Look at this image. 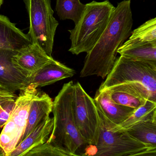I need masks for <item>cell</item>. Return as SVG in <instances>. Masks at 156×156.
Wrapping results in <instances>:
<instances>
[{"mask_svg":"<svg viewBox=\"0 0 156 156\" xmlns=\"http://www.w3.org/2000/svg\"><path fill=\"white\" fill-rule=\"evenodd\" d=\"M133 23L131 0L118 3L105 31L86 55L80 77L106 78L117 59V51L131 35Z\"/></svg>","mask_w":156,"mask_h":156,"instance_id":"cell-1","label":"cell"},{"mask_svg":"<svg viewBox=\"0 0 156 156\" xmlns=\"http://www.w3.org/2000/svg\"><path fill=\"white\" fill-rule=\"evenodd\" d=\"M74 83H65L53 101V130L47 142L72 156H81L89 144L77 128L73 112Z\"/></svg>","mask_w":156,"mask_h":156,"instance_id":"cell-2","label":"cell"},{"mask_svg":"<svg viewBox=\"0 0 156 156\" xmlns=\"http://www.w3.org/2000/svg\"><path fill=\"white\" fill-rule=\"evenodd\" d=\"M115 7L109 0L85 4L79 21L68 30L71 43L68 51L77 55L89 53L106 29Z\"/></svg>","mask_w":156,"mask_h":156,"instance_id":"cell-3","label":"cell"},{"mask_svg":"<svg viewBox=\"0 0 156 156\" xmlns=\"http://www.w3.org/2000/svg\"><path fill=\"white\" fill-rule=\"evenodd\" d=\"M95 105L98 115V138L95 144L88 145L81 156H124L150 148L133 138L127 131L113 132L111 127L115 125Z\"/></svg>","mask_w":156,"mask_h":156,"instance_id":"cell-4","label":"cell"},{"mask_svg":"<svg viewBox=\"0 0 156 156\" xmlns=\"http://www.w3.org/2000/svg\"><path fill=\"white\" fill-rule=\"evenodd\" d=\"M28 14V35L32 44L38 45L52 57L54 38L59 23L54 17L51 0H23Z\"/></svg>","mask_w":156,"mask_h":156,"instance_id":"cell-5","label":"cell"},{"mask_svg":"<svg viewBox=\"0 0 156 156\" xmlns=\"http://www.w3.org/2000/svg\"><path fill=\"white\" fill-rule=\"evenodd\" d=\"M124 83L143 85L156 98V63L130 60L120 56L98 90Z\"/></svg>","mask_w":156,"mask_h":156,"instance_id":"cell-6","label":"cell"},{"mask_svg":"<svg viewBox=\"0 0 156 156\" xmlns=\"http://www.w3.org/2000/svg\"><path fill=\"white\" fill-rule=\"evenodd\" d=\"M37 92V89L31 85L20 90L13 110L0 134V156L8 155L21 143L30 104Z\"/></svg>","mask_w":156,"mask_h":156,"instance_id":"cell-7","label":"cell"},{"mask_svg":"<svg viewBox=\"0 0 156 156\" xmlns=\"http://www.w3.org/2000/svg\"><path fill=\"white\" fill-rule=\"evenodd\" d=\"M73 112L77 128L89 145H94L98 135V115L93 98L78 82L74 83Z\"/></svg>","mask_w":156,"mask_h":156,"instance_id":"cell-8","label":"cell"},{"mask_svg":"<svg viewBox=\"0 0 156 156\" xmlns=\"http://www.w3.org/2000/svg\"><path fill=\"white\" fill-rule=\"evenodd\" d=\"M17 52L0 49V89L13 93L28 86L31 77L13 63Z\"/></svg>","mask_w":156,"mask_h":156,"instance_id":"cell-9","label":"cell"},{"mask_svg":"<svg viewBox=\"0 0 156 156\" xmlns=\"http://www.w3.org/2000/svg\"><path fill=\"white\" fill-rule=\"evenodd\" d=\"M106 90L109 91L111 99L114 102L135 109L143 106L147 100L156 102V98L148 90L139 84L124 83Z\"/></svg>","mask_w":156,"mask_h":156,"instance_id":"cell-10","label":"cell"},{"mask_svg":"<svg viewBox=\"0 0 156 156\" xmlns=\"http://www.w3.org/2000/svg\"><path fill=\"white\" fill-rule=\"evenodd\" d=\"M53 59L38 45L32 44L17 51L12 61L17 67L31 76Z\"/></svg>","mask_w":156,"mask_h":156,"instance_id":"cell-11","label":"cell"},{"mask_svg":"<svg viewBox=\"0 0 156 156\" xmlns=\"http://www.w3.org/2000/svg\"><path fill=\"white\" fill-rule=\"evenodd\" d=\"M76 73L73 69L54 59L31 76L29 85L37 89L63 79L72 77Z\"/></svg>","mask_w":156,"mask_h":156,"instance_id":"cell-12","label":"cell"},{"mask_svg":"<svg viewBox=\"0 0 156 156\" xmlns=\"http://www.w3.org/2000/svg\"><path fill=\"white\" fill-rule=\"evenodd\" d=\"M32 44L28 34L16 27L7 16L0 15V49L18 51Z\"/></svg>","mask_w":156,"mask_h":156,"instance_id":"cell-13","label":"cell"},{"mask_svg":"<svg viewBox=\"0 0 156 156\" xmlns=\"http://www.w3.org/2000/svg\"><path fill=\"white\" fill-rule=\"evenodd\" d=\"M93 100L95 105L105 117L115 126L122 123L136 110L114 102L107 90H98Z\"/></svg>","mask_w":156,"mask_h":156,"instance_id":"cell-14","label":"cell"},{"mask_svg":"<svg viewBox=\"0 0 156 156\" xmlns=\"http://www.w3.org/2000/svg\"><path fill=\"white\" fill-rule=\"evenodd\" d=\"M53 101L48 94L38 91L30 104L26 127L21 142L40 123L49 117L52 112Z\"/></svg>","mask_w":156,"mask_h":156,"instance_id":"cell-15","label":"cell"},{"mask_svg":"<svg viewBox=\"0 0 156 156\" xmlns=\"http://www.w3.org/2000/svg\"><path fill=\"white\" fill-rule=\"evenodd\" d=\"M54 118L48 117L40 123L6 156H22L32 148L47 141L53 130Z\"/></svg>","mask_w":156,"mask_h":156,"instance_id":"cell-16","label":"cell"},{"mask_svg":"<svg viewBox=\"0 0 156 156\" xmlns=\"http://www.w3.org/2000/svg\"><path fill=\"white\" fill-rule=\"evenodd\" d=\"M156 44V18L150 19L132 31L121 48H125Z\"/></svg>","mask_w":156,"mask_h":156,"instance_id":"cell-17","label":"cell"},{"mask_svg":"<svg viewBox=\"0 0 156 156\" xmlns=\"http://www.w3.org/2000/svg\"><path fill=\"white\" fill-rule=\"evenodd\" d=\"M152 120H156V102L147 100L125 121L112 126L111 129L114 132H124L136 125Z\"/></svg>","mask_w":156,"mask_h":156,"instance_id":"cell-18","label":"cell"},{"mask_svg":"<svg viewBox=\"0 0 156 156\" xmlns=\"http://www.w3.org/2000/svg\"><path fill=\"white\" fill-rule=\"evenodd\" d=\"M126 131L136 140L149 147L156 148V120L140 123Z\"/></svg>","mask_w":156,"mask_h":156,"instance_id":"cell-19","label":"cell"},{"mask_svg":"<svg viewBox=\"0 0 156 156\" xmlns=\"http://www.w3.org/2000/svg\"><path fill=\"white\" fill-rule=\"evenodd\" d=\"M85 5L80 0H56V11L60 20H71L75 25L79 21Z\"/></svg>","mask_w":156,"mask_h":156,"instance_id":"cell-20","label":"cell"},{"mask_svg":"<svg viewBox=\"0 0 156 156\" xmlns=\"http://www.w3.org/2000/svg\"><path fill=\"white\" fill-rule=\"evenodd\" d=\"M117 53L130 60L156 63V44L125 48H120Z\"/></svg>","mask_w":156,"mask_h":156,"instance_id":"cell-21","label":"cell"},{"mask_svg":"<svg viewBox=\"0 0 156 156\" xmlns=\"http://www.w3.org/2000/svg\"><path fill=\"white\" fill-rule=\"evenodd\" d=\"M22 156H72L65 150L46 142L29 150Z\"/></svg>","mask_w":156,"mask_h":156,"instance_id":"cell-22","label":"cell"},{"mask_svg":"<svg viewBox=\"0 0 156 156\" xmlns=\"http://www.w3.org/2000/svg\"><path fill=\"white\" fill-rule=\"evenodd\" d=\"M18 96L13 93L8 92L0 111V130L8 121L15 105Z\"/></svg>","mask_w":156,"mask_h":156,"instance_id":"cell-23","label":"cell"},{"mask_svg":"<svg viewBox=\"0 0 156 156\" xmlns=\"http://www.w3.org/2000/svg\"><path fill=\"white\" fill-rule=\"evenodd\" d=\"M124 156H156V147H150L143 151Z\"/></svg>","mask_w":156,"mask_h":156,"instance_id":"cell-24","label":"cell"},{"mask_svg":"<svg viewBox=\"0 0 156 156\" xmlns=\"http://www.w3.org/2000/svg\"><path fill=\"white\" fill-rule=\"evenodd\" d=\"M8 92H9L0 89V111L2 109L3 103L5 98H6Z\"/></svg>","mask_w":156,"mask_h":156,"instance_id":"cell-25","label":"cell"},{"mask_svg":"<svg viewBox=\"0 0 156 156\" xmlns=\"http://www.w3.org/2000/svg\"><path fill=\"white\" fill-rule=\"evenodd\" d=\"M4 0H0V8H1V6H2V5L3 3Z\"/></svg>","mask_w":156,"mask_h":156,"instance_id":"cell-26","label":"cell"}]
</instances>
